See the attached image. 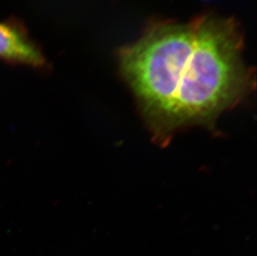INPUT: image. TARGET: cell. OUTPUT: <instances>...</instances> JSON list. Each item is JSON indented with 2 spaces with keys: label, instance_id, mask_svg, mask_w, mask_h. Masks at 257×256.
Masks as SVG:
<instances>
[{
  "label": "cell",
  "instance_id": "6da1fadb",
  "mask_svg": "<svg viewBox=\"0 0 257 256\" xmlns=\"http://www.w3.org/2000/svg\"><path fill=\"white\" fill-rule=\"evenodd\" d=\"M242 32L232 19L202 15L159 23L121 49V70L156 137L210 124L250 89Z\"/></svg>",
  "mask_w": 257,
  "mask_h": 256
},
{
  "label": "cell",
  "instance_id": "7a4b0ae2",
  "mask_svg": "<svg viewBox=\"0 0 257 256\" xmlns=\"http://www.w3.org/2000/svg\"><path fill=\"white\" fill-rule=\"evenodd\" d=\"M0 58L5 62L44 68L47 60L42 49L18 20L0 23Z\"/></svg>",
  "mask_w": 257,
  "mask_h": 256
}]
</instances>
